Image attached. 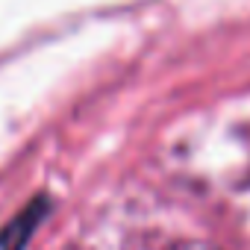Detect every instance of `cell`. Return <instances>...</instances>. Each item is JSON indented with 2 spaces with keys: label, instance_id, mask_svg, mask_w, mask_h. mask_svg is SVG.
<instances>
[{
  "label": "cell",
  "instance_id": "cell-1",
  "mask_svg": "<svg viewBox=\"0 0 250 250\" xmlns=\"http://www.w3.org/2000/svg\"><path fill=\"white\" fill-rule=\"evenodd\" d=\"M44 212H47V200L44 197L33 200L15 221H9L3 229H0V250H24V244L30 241V235L39 227Z\"/></svg>",
  "mask_w": 250,
  "mask_h": 250
},
{
  "label": "cell",
  "instance_id": "cell-2",
  "mask_svg": "<svg viewBox=\"0 0 250 250\" xmlns=\"http://www.w3.org/2000/svg\"><path fill=\"white\" fill-rule=\"evenodd\" d=\"M174 250H218V247H209V244H200V241H188V244H177Z\"/></svg>",
  "mask_w": 250,
  "mask_h": 250
}]
</instances>
